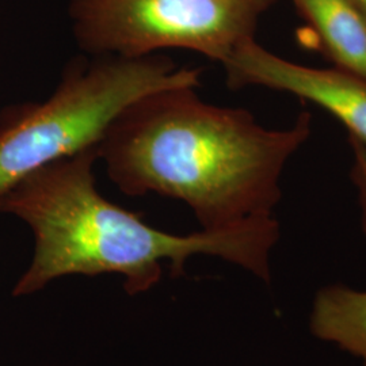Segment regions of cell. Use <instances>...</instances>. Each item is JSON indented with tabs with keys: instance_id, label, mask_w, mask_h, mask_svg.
<instances>
[{
	"instance_id": "1",
	"label": "cell",
	"mask_w": 366,
	"mask_h": 366,
	"mask_svg": "<svg viewBox=\"0 0 366 366\" xmlns=\"http://www.w3.org/2000/svg\"><path fill=\"white\" fill-rule=\"evenodd\" d=\"M196 89L145 94L110 122L97 145L109 178L128 196L182 201L202 229L273 216L282 172L312 134L311 113L269 129L249 110L202 101Z\"/></svg>"
},
{
	"instance_id": "2",
	"label": "cell",
	"mask_w": 366,
	"mask_h": 366,
	"mask_svg": "<svg viewBox=\"0 0 366 366\" xmlns=\"http://www.w3.org/2000/svg\"><path fill=\"white\" fill-rule=\"evenodd\" d=\"M97 147L52 163L0 194V213L24 220L34 235V254L14 296H27L64 275L117 273L131 295L157 285L162 264L182 275L193 255L219 257L264 282L280 240L273 216L254 217L220 229L174 235L143 222L101 196L94 167Z\"/></svg>"
},
{
	"instance_id": "3",
	"label": "cell",
	"mask_w": 366,
	"mask_h": 366,
	"mask_svg": "<svg viewBox=\"0 0 366 366\" xmlns=\"http://www.w3.org/2000/svg\"><path fill=\"white\" fill-rule=\"evenodd\" d=\"M201 69L164 54L92 56L69 63L52 95L0 118V194L52 163L97 147L110 122L145 94L199 86Z\"/></svg>"
},
{
	"instance_id": "4",
	"label": "cell",
	"mask_w": 366,
	"mask_h": 366,
	"mask_svg": "<svg viewBox=\"0 0 366 366\" xmlns=\"http://www.w3.org/2000/svg\"><path fill=\"white\" fill-rule=\"evenodd\" d=\"M275 0H69L72 31L90 56L140 59L184 49L224 63L255 39Z\"/></svg>"
},
{
	"instance_id": "5",
	"label": "cell",
	"mask_w": 366,
	"mask_h": 366,
	"mask_svg": "<svg viewBox=\"0 0 366 366\" xmlns=\"http://www.w3.org/2000/svg\"><path fill=\"white\" fill-rule=\"evenodd\" d=\"M232 90L258 86L308 101L337 118L366 144V78L340 66L315 68L287 60L257 39L237 46L222 63Z\"/></svg>"
},
{
	"instance_id": "6",
	"label": "cell",
	"mask_w": 366,
	"mask_h": 366,
	"mask_svg": "<svg viewBox=\"0 0 366 366\" xmlns=\"http://www.w3.org/2000/svg\"><path fill=\"white\" fill-rule=\"evenodd\" d=\"M335 66L366 78V18L350 0H293Z\"/></svg>"
},
{
	"instance_id": "7",
	"label": "cell",
	"mask_w": 366,
	"mask_h": 366,
	"mask_svg": "<svg viewBox=\"0 0 366 366\" xmlns=\"http://www.w3.org/2000/svg\"><path fill=\"white\" fill-rule=\"evenodd\" d=\"M308 325L316 340L340 347L366 366V290L343 284L319 289Z\"/></svg>"
},
{
	"instance_id": "8",
	"label": "cell",
	"mask_w": 366,
	"mask_h": 366,
	"mask_svg": "<svg viewBox=\"0 0 366 366\" xmlns=\"http://www.w3.org/2000/svg\"><path fill=\"white\" fill-rule=\"evenodd\" d=\"M349 145L353 154L350 178L357 189L358 204L361 209V227L366 235V144L349 136Z\"/></svg>"
},
{
	"instance_id": "9",
	"label": "cell",
	"mask_w": 366,
	"mask_h": 366,
	"mask_svg": "<svg viewBox=\"0 0 366 366\" xmlns=\"http://www.w3.org/2000/svg\"><path fill=\"white\" fill-rule=\"evenodd\" d=\"M355 6V9L366 18V0H350Z\"/></svg>"
}]
</instances>
